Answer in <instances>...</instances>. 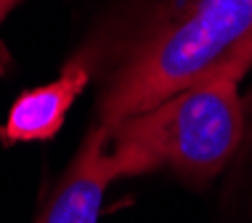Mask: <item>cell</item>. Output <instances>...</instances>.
Here are the masks:
<instances>
[{
    "mask_svg": "<svg viewBox=\"0 0 252 223\" xmlns=\"http://www.w3.org/2000/svg\"><path fill=\"white\" fill-rule=\"evenodd\" d=\"M236 74H218L162 104L109 127V154L117 178L170 170L202 186L239 152L247 136V112Z\"/></svg>",
    "mask_w": 252,
    "mask_h": 223,
    "instance_id": "2",
    "label": "cell"
},
{
    "mask_svg": "<svg viewBox=\"0 0 252 223\" xmlns=\"http://www.w3.org/2000/svg\"><path fill=\"white\" fill-rule=\"evenodd\" d=\"M252 66V0H159L122 48L98 98L101 125Z\"/></svg>",
    "mask_w": 252,
    "mask_h": 223,
    "instance_id": "1",
    "label": "cell"
},
{
    "mask_svg": "<svg viewBox=\"0 0 252 223\" xmlns=\"http://www.w3.org/2000/svg\"><path fill=\"white\" fill-rule=\"evenodd\" d=\"M16 5H19V0H0V24H3V19L8 16ZM5 66H8V53H5L3 43H0V74L5 72Z\"/></svg>",
    "mask_w": 252,
    "mask_h": 223,
    "instance_id": "5",
    "label": "cell"
},
{
    "mask_svg": "<svg viewBox=\"0 0 252 223\" xmlns=\"http://www.w3.org/2000/svg\"><path fill=\"white\" fill-rule=\"evenodd\" d=\"M112 181H117V173L109 154V127L98 123L80 144L35 223H98Z\"/></svg>",
    "mask_w": 252,
    "mask_h": 223,
    "instance_id": "3",
    "label": "cell"
},
{
    "mask_svg": "<svg viewBox=\"0 0 252 223\" xmlns=\"http://www.w3.org/2000/svg\"><path fill=\"white\" fill-rule=\"evenodd\" d=\"M93 51L85 48L74 53L56 80L32 88L22 93L11 104V112L0 127V141L3 144H22V141H48L61 130L66 120V112L77 96L88 88L93 74Z\"/></svg>",
    "mask_w": 252,
    "mask_h": 223,
    "instance_id": "4",
    "label": "cell"
}]
</instances>
